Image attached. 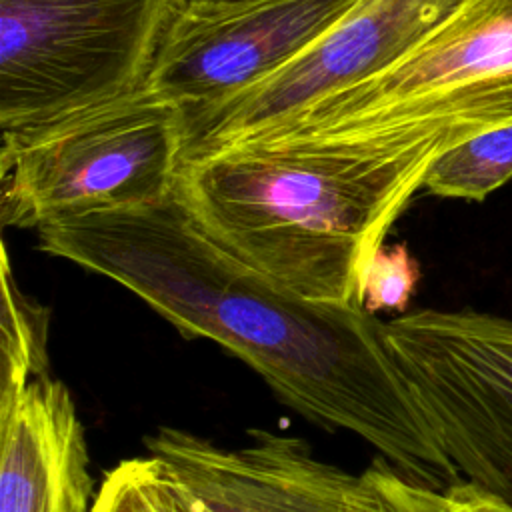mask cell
Listing matches in <instances>:
<instances>
[{"mask_svg": "<svg viewBox=\"0 0 512 512\" xmlns=\"http://www.w3.org/2000/svg\"><path fill=\"white\" fill-rule=\"evenodd\" d=\"M38 248L146 302L186 338L246 362L296 412L372 444L410 478L460 482L364 304L304 298L216 244L176 194L36 228Z\"/></svg>", "mask_w": 512, "mask_h": 512, "instance_id": "1", "label": "cell"}, {"mask_svg": "<svg viewBox=\"0 0 512 512\" xmlns=\"http://www.w3.org/2000/svg\"><path fill=\"white\" fill-rule=\"evenodd\" d=\"M446 150L402 134L246 140L184 156L174 194L216 244L292 292L364 304L368 264Z\"/></svg>", "mask_w": 512, "mask_h": 512, "instance_id": "2", "label": "cell"}, {"mask_svg": "<svg viewBox=\"0 0 512 512\" xmlns=\"http://www.w3.org/2000/svg\"><path fill=\"white\" fill-rule=\"evenodd\" d=\"M508 124L512 0H464L390 68L328 94L246 140L402 134L438 138L454 148Z\"/></svg>", "mask_w": 512, "mask_h": 512, "instance_id": "3", "label": "cell"}, {"mask_svg": "<svg viewBox=\"0 0 512 512\" xmlns=\"http://www.w3.org/2000/svg\"><path fill=\"white\" fill-rule=\"evenodd\" d=\"M184 144V108L146 86L2 136V224L158 202L174 192Z\"/></svg>", "mask_w": 512, "mask_h": 512, "instance_id": "4", "label": "cell"}, {"mask_svg": "<svg viewBox=\"0 0 512 512\" xmlns=\"http://www.w3.org/2000/svg\"><path fill=\"white\" fill-rule=\"evenodd\" d=\"M184 4L0 0L2 136L142 88Z\"/></svg>", "mask_w": 512, "mask_h": 512, "instance_id": "5", "label": "cell"}, {"mask_svg": "<svg viewBox=\"0 0 512 512\" xmlns=\"http://www.w3.org/2000/svg\"><path fill=\"white\" fill-rule=\"evenodd\" d=\"M384 336L460 482L512 508V318L426 308L384 322Z\"/></svg>", "mask_w": 512, "mask_h": 512, "instance_id": "6", "label": "cell"}, {"mask_svg": "<svg viewBox=\"0 0 512 512\" xmlns=\"http://www.w3.org/2000/svg\"><path fill=\"white\" fill-rule=\"evenodd\" d=\"M464 0H360L286 66L210 108L186 112L184 156L252 138L404 58Z\"/></svg>", "mask_w": 512, "mask_h": 512, "instance_id": "7", "label": "cell"}, {"mask_svg": "<svg viewBox=\"0 0 512 512\" xmlns=\"http://www.w3.org/2000/svg\"><path fill=\"white\" fill-rule=\"evenodd\" d=\"M360 0H186L146 88L184 110L210 108L268 78Z\"/></svg>", "mask_w": 512, "mask_h": 512, "instance_id": "8", "label": "cell"}, {"mask_svg": "<svg viewBox=\"0 0 512 512\" xmlns=\"http://www.w3.org/2000/svg\"><path fill=\"white\" fill-rule=\"evenodd\" d=\"M226 448L194 432L158 426L144 438L208 512H354L360 474L316 458L294 436L252 430Z\"/></svg>", "mask_w": 512, "mask_h": 512, "instance_id": "9", "label": "cell"}, {"mask_svg": "<svg viewBox=\"0 0 512 512\" xmlns=\"http://www.w3.org/2000/svg\"><path fill=\"white\" fill-rule=\"evenodd\" d=\"M94 480L68 388L50 376L0 402V512H90Z\"/></svg>", "mask_w": 512, "mask_h": 512, "instance_id": "10", "label": "cell"}, {"mask_svg": "<svg viewBox=\"0 0 512 512\" xmlns=\"http://www.w3.org/2000/svg\"><path fill=\"white\" fill-rule=\"evenodd\" d=\"M0 402L18 396L32 380L48 376V310L28 298L14 278L2 246Z\"/></svg>", "mask_w": 512, "mask_h": 512, "instance_id": "11", "label": "cell"}, {"mask_svg": "<svg viewBox=\"0 0 512 512\" xmlns=\"http://www.w3.org/2000/svg\"><path fill=\"white\" fill-rule=\"evenodd\" d=\"M512 180V124L484 132L440 154L424 190L440 198L482 202Z\"/></svg>", "mask_w": 512, "mask_h": 512, "instance_id": "12", "label": "cell"}, {"mask_svg": "<svg viewBox=\"0 0 512 512\" xmlns=\"http://www.w3.org/2000/svg\"><path fill=\"white\" fill-rule=\"evenodd\" d=\"M90 512H208L156 456L122 460L104 474Z\"/></svg>", "mask_w": 512, "mask_h": 512, "instance_id": "13", "label": "cell"}, {"mask_svg": "<svg viewBox=\"0 0 512 512\" xmlns=\"http://www.w3.org/2000/svg\"><path fill=\"white\" fill-rule=\"evenodd\" d=\"M354 512H450V506L446 488L418 482L378 456L360 474Z\"/></svg>", "mask_w": 512, "mask_h": 512, "instance_id": "14", "label": "cell"}, {"mask_svg": "<svg viewBox=\"0 0 512 512\" xmlns=\"http://www.w3.org/2000/svg\"><path fill=\"white\" fill-rule=\"evenodd\" d=\"M418 278V264L404 246H382L364 274V308L372 314L380 310L404 312L414 294Z\"/></svg>", "mask_w": 512, "mask_h": 512, "instance_id": "15", "label": "cell"}, {"mask_svg": "<svg viewBox=\"0 0 512 512\" xmlns=\"http://www.w3.org/2000/svg\"><path fill=\"white\" fill-rule=\"evenodd\" d=\"M446 498L450 512H512L510 506L498 502L496 498L468 482H456L448 486Z\"/></svg>", "mask_w": 512, "mask_h": 512, "instance_id": "16", "label": "cell"}]
</instances>
